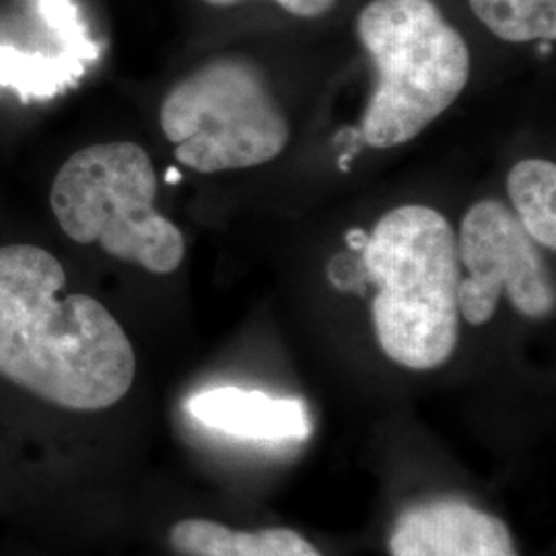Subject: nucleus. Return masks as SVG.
<instances>
[{"instance_id":"obj_1","label":"nucleus","mask_w":556,"mask_h":556,"mask_svg":"<svg viewBox=\"0 0 556 556\" xmlns=\"http://www.w3.org/2000/svg\"><path fill=\"white\" fill-rule=\"evenodd\" d=\"M64 282L48 250L0 248V376L60 408L96 413L128 394L137 357L105 305L60 298Z\"/></svg>"},{"instance_id":"obj_2","label":"nucleus","mask_w":556,"mask_h":556,"mask_svg":"<svg viewBox=\"0 0 556 556\" xmlns=\"http://www.w3.org/2000/svg\"><path fill=\"white\" fill-rule=\"evenodd\" d=\"M361 264L378 289L371 316L379 349L415 371L447 363L462 318V264L452 223L431 206H397L369 233Z\"/></svg>"},{"instance_id":"obj_3","label":"nucleus","mask_w":556,"mask_h":556,"mask_svg":"<svg viewBox=\"0 0 556 556\" xmlns=\"http://www.w3.org/2000/svg\"><path fill=\"white\" fill-rule=\"evenodd\" d=\"M358 40L376 66V89L361 140L392 149L418 137L450 110L470 79V50L433 0H371Z\"/></svg>"},{"instance_id":"obj_4","label":"nucleus","mask_w":556,"mask_h":556,"mask_svg":"<svg viewBox=\"0 0 556 556\" xmlns=\"http://www.w3.org/2000/svg\"><path fill=\"white\" fill-rule=\"evenodd\" d=\"M157 174L149 153L130 140L91 144L71 155L50 190L60 229L77 243H98L112 258L153 275L178 270L186 241L155 208Z\"/></svg>"},{"instance_id":"obj_5","label":"nucleus","mask_w":556,"mask_h":556,"mask_svg":"<svg viewBox=\"0 0 556 556\" xmlns=\"http://www.w3.org/2000/svg\"><path fill=\"white\" fill-rule=\"evenodd\" d=\"M160 122L179 163L200 174L258 167L289 142V119L266 75L239 56L208 60L176 83Z\"/></svg>"},{"instance_id":"obj_6","label":"nucleus","mask_w":556,"mask_h":556,"mask_svg":"<svg viewBox=\"0 0 556 556\" xmlns=\"http://www.w3.org/2000/svg\"><path fill=\"white\" fill-rule=\"evenodd\" d=\"M457 256L468 277L457 289L459 316L482 326L495 316L498 299H509L523 318L555 314L553 270L542 250L501 200H480L462 219Z\"/></svg>"},{"instance_id":"obj_7","label":"nucleus","mask_w":556,"mask_h":556,"mask_svg":"<svg viewBox=\"0 0 556 556\" xmlns=\"http://www.w3.org/2000/svg\"><path fill=\"white\" fill-rule=\"evenodd\" d=\"M392 556H519L503 519L462 498H435L397 516Z\"/></svg>"},{"instance_id":"obj_8","label":"nucleus","mask_w":556,"mask_h":556,"mask_svg":"<svg viewBox=\"0 0 556 556\" xmlns=\"http://www.w3.org/2000/svg\"><path fill=\"white\" fill-rule=\"evenodd\" d=\"M186 410L204 427L231 438L285 441L312 433L309 413L301 400L273 397L258 390H204L186 400Z\"/></svg>"},{"instance_id":"obj_9","label":"nucleus","mask_w":556,"mask_h":556,"mask_svg":"<svg viewBox=\"0 0 556 556\" xmlns=\"http://www.w3.org/2000/svg\"><path fill=\"white\" fill-rule=\"evenodd\" d=\"M507 192L514 213L538 245L556 250V165L548 160H521L509 172Z\"/></svg>"},{"instance_id":"obj_10","label":"nucleus","mask_w":556,"mask_h":556,"mask_svg":"<svg viewBox=\"0 0 556 556\" xmlns=\"http://www.w3.org/2000/svg\"><path fill=\"white\" fill-rule=\"evenodd\" d=\"M83 52L31 54L0 43V87L17 89L23 101L52 98L83 75Z\"/></svg>"},{"instance_id":"obj_11","label":"nucleus","mask_w":556,"mask_h":556,"mask_svg":"<svg viewBox=\"0 0 556 556\" xmlns=\"http://www.w3.org/2000/svg\"><path fill=\"white\" fill-rule=\"evenodd\" d=\"M169 544L186 556H280L275 528L236 532L208 519H184L169 532Z\"/></svg>"},{"instance_id":"obj_12","label":"nucleus","mask_w":556,"mask_h":556,"mask_svg":"<svg viewBox=\"0 0 556 556\" xmlns=\"http://www.w3.org/2000/svg\"><path fill=\"white\" fill-rule=\"evenodd\" d=\"M477 20L498 40H556V0H468Z\"/></svg>"},{"instance_id":"obj_13","label":"nucleus","mask_w":556,"mask_h":556,"mask_svg":"<svg viewBox=\"0 0 556 556\" xmlns=\"http://www.w3.org/2000/svg\"><path fill=\"white\" fill-rule=\"evenodd\" d=\"M206 4L213 7H231L238 4L241 0H204ZM280 9H285L287 13L295 15V17H303V20H318L328 15L338 0H275Z\"/></svg>"},{"instance_id":"obj_14","label":"nucleus","mask_w":556,"mask_h":556,"mask_svg":"<svg viewBox=\"0 0 556 556\" xmlns=\"http://www.w3.org/2000/svg\"><path fill=\"white\" fill-rule=\"evenodd\" d=\"M367 231H363V229H351L349 233H346V243H349V248L353 250V252H363L365 250V245H367Z\"/></svg>"}]
</instances>
